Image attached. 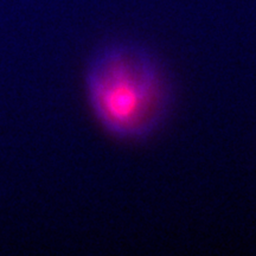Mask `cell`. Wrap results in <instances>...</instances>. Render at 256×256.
Listing matches in <instances>:
<instances>
[{
    "instance_id": "cell-1",
    "label": "cell",
    "mask_w": 256,
    "mask_h": 256,
    "mask_svg": "<svg viewBox=\"0 0 256 256\" xmlns=\"http://www.w3.org/2000/svg\"><path fill=\"white\" fill-rule=\"evenodd\" d=\"M86 92L102 128L128 142L154 134L171 108L168 76L152 54L133 42L96 51L86 70Z\"/></svg>"
}]
</instances>
